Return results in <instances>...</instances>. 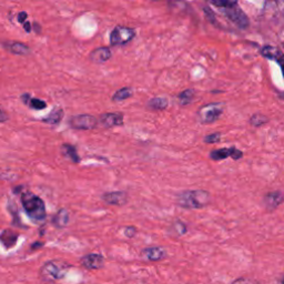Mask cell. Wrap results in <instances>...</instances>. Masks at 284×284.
Returning <instances> with one entry per match:
<instances>
[{
    "instance_id": "6da1fadb",
    "label": "cell",
    "mask_w": 284,
    "mask_h": 284,
    "mask_svg": "<svg viewBox=\"0 0 284 284\" xmlns=\"http://www.w3.org/2000/svg\"><path fill=\"white\" fill-rule=\"evenodd\" d=\"M211 4L219 8L239 28L245 29L249 26V19L243 10L239 7L237 2H223L222 0V2H212Z\"/></svg>"
},
{
    "instance_id": "cb8c5ba5",
    "label": "cell",
    "mask_w": 284,
    "mask_h": 284,
    "mask_svg": "<svg viewBox=\"0 0 284 284\" xmlns=\"http://www.w3.org/2000/svg\"><path fill=\"white\" fill-rule=\"evenodd\" d=\"M131 96H132V90L130 88H122V89H119L118 91L113 94L112 100L114 102L123 101V100L129 99Z\"/></svg>"
},
{
    "instance_id": "4316f807",
    "label": "cell",
    "mask_w": 284,
    "mask_h": 284,
    "mask_svg": "<svg viewBox=\"0 0 284 284\" xmlns=\"http://www.w3.org/2000/svg\"><path fill=\"white\" fill-rule=\"evenodd\" d=\"M137 234V229L135 227H127L124 229V235L127 238H134Z\"/></svg>"
},
{
    "instance_id": "3957f363",
    "label": "cell",
    "mask_w": 284,
    "mask_h": 284,
    "mask_svg": "<svg viewBox=\"0 0 284 284\" xmlns=\"http://www.w3.org/2000/svg\"><path fill=\"white\" fill-rule=\"evenodd\" d=\"M21 203L27 214L36 221L44 220L46 213V205L38 196L31 192H26L21 196Z\"/></svg>"
},
{
    "instance_id": "603a6c76",
    "label": "cell",
    "mask_w": 284,
    "mask_h": 284,
    "mask_svg": "<svg viewBox=\"0 0 284 284\" xmlns=\"http://www.w3.org/2000/svg\"><path fill=\"white\" fill-rule=\"evenodd\" d=\"M193 97H195V90L186 89L179 94V104L181 106L189 105L190 102L193 100Z\"/></svg>"
},
{
    "instance_id": "d6a6232c",
    "label": "cell",
    "mask_w": 284,
    "mask_h": 284,
    "mask_svg": "<svg viewBox=\"0 0 284 284\" xmlns=\"http://www.w3.org/2000/svg\"><path fill=\"white\" fill-rule=\"evenodd\" d=\"M280 97H281V99H284V92H283V93H281V94H280Z\"/></svg>"
},
{
    "instance_id": "9c48e42d",
    "label": "cell",
    "mask_w": 284,
    "mask_h": 284,
    "mask_svg": "<svg viewBox=\"0 0 284 284\" xmlns=\"http://www.w3.org/2000/svg\"><path fill=\"white\" fill-rule=\"evenodd\" d=\"M261 54L267 59L275 60V61L279 64V66L281 67L282 74L284 77V53L280 49H277L276 47H273V46H265L262 48Z\"/></svg>"
},
{
    "instance_id": "836d02e7",
    "label": "cell",
    "mask_w": 284,
    "mask_h": 284,
    "mask_svg": "<svg viewBox=\"0 0 284 284\" xmlns=\"http://www.w3.org/2000/svg\"><path fill=\"white\" fill-rule=\"evenodd\" d=\"M282 284H284V277H283V280H282Z\"/></svg>"
},
{
    "instance_id": "d6986e66",
    "label": "cell",
    "mask_w": 284,
    "mask_h": 284,
    "mask_svg": "<svg viewBox=\"0 0 284 284\" xmlns=\"http://www.w3.org/2000/svg\"><path fill=\"white\" fill-rule=\"evenodd\" d=\"M62 118H64V110H62V109L61 108H54L53 110L50 112L49 116L44 119V122L52 124V125H57V124L61 122Z\"/></svg>"
},
{
    "instance_id": "9a60e30c",
    "label": "cell",
    "mask_w": 284,
    "mask_h": 284,
    "mask_svg": "<svg viewBox=\"0 0 284 284\" xmlns=\"http://www.w3.org/2000/svg\"><path fill=\"white\" fill-rule=\"evenodd\" d=\"M284 201V195L282 192H271L264 197V203L269 209H275Z\"/></svg>"
},
{
    "instance_id": "f1b7e54d",
    "label": "cell",
    "mask_w": 284,
    "mask_h": 284,
    "mask_svg": "<svg viewBox=\"0 0 284 284\" xmlns=\"http://www.w3.org/2000/svg\"><path fill=\"white\" fill-rule=\"evenodd\" d=\"M8 120V114L6 113L5 110H3L2 108H0V122H5Z\"/></svg>"
},
{
    "instance_id": "f546056e",
    "label": "cell",
    "mask_w": 284,
    "mask_h": 284,
    "mask_svg": "<svg viewBox=\"0 0 284 284\" xmlns=\"http://www.w3.org/2000/svg\"><path fill=\"white\" fill-rule=\"evenodd\" d=\"M42 245H44V243H42V242H36L31 245V249L36 250V249H38V247H41Z\"/></svg>"
},
{
    "instance_id": "ffe728a7",
    "label": "cell",
    "mask_w": 284,
    "mask_h": 284,
    "mask_svg": "<svg viewBox=\"0 0 284 284\" xmlns=\"http://www.w3.org/2000/svg\"><path fill=\"white\" fill-rule=\"evenodd\" d=\"M6 46L15 54H28L30 52L29 47L21 42H9V44H6Z\"/></svg>"
},
{
    "instance_id": "44dd1931",
    "label": "cell",
    "mask_w": 284,
    "mask_h": 284,
    "mask_svg": "<svg viewBox=\"0 0 284 284\" xmlns=\"http://www.w3.org/2000/svg\"><path fill=\"white\" fill-rule=\"evenodd\" d=\"M62 153L68 156V158L75 163H79L80 162V156L78 155L77 153V150L74 146H71V144H67L65 143L62 144Z\"/></svg>"
},
{
    "instance_id": "4dcf8cb0",
    "label": "cell",
    "mask_w": 284,
    "mask_h": 284,
    "mask_svg": "<svg viewBox=\"0 0 284 284\" xmlns=\"http://www.w3.org/2000/svg\"><path fill=\"white\" fill-rule=\"evenodd\" d=\"M23 26H25V29H26V31H27V33L31 31V25H30V23H29L28 21H26L25 23H23Z\"/></svg>"
},
{
    "instance_id": "8fae6325",
    "label": "cell",
    "mask_w": 284,
    "mask_h": 284,
    "mask_svg": "<svg viewBox=\"0 0 284 284\" xmlns=\"http://www.w3.org/2000/svg\"><path fill=\"white\" fill-rule=\"evenodd\" d=\"M100 122L106 128H112V127H118L123 124V114L111 112V113H105L100 117Z\"/></svg>"
},
{
    "instance_id": "4fadbf2b",
    "label": "cell",
    "mask_w": 284,
    "mask_h": 284,
    "mask_svg": "<svg viewBox=\"0 0 284 284\" xmlns=\"http://www.w3.org/2000/svg\"><path fill=\"white\" fill-rule=\"evenodd\" d=\"M111 58V51L108 47H100L90 53V59L96 64H102Z\"/></svg>"
},
{
    "instance_id": "7402d4cb",
    "label": "cell",
    "mask_w": 284,
    "mask_h": 284,
    "mask_svg": "<svg viewBox=\"0 0 284 284\" xmlns=\"http://www.w3.org/2000/svg\"><path fill=\"white\" fill-rule=\"evenodd\" d=\"M148 106L151 109H154V110H162V109H166L168 107V100L166 98H162V97H156V98L149 101Z\"/></svg>"
},
{
    "instance_id": "ac0fdd59",
    "label": "cell",
    "mask_w": 284,
    "mask_h": 284,
    "mask_svg": "<svg viewBox=\"0 0 284 284\" xmlns=\"http://www.w3.org/2000/svg\"><path fill=\"white\" fill-rule=\"evenodd\" d=\"M69 222V213L66 209H60L56 215L53 216L52 223L57 228H65Z\"/></svg>"
},
{
    "instance_id": "e0dca14e",
    "label": "cell",
    "mask_w": 284,
    "mask_h": 284,
    "mask_svg": "<svg viewBox=\"0 0 284 284\" xmlns=\"http://www.w3.org/2000/svg\"><path fill=\"white\" fill-rule=\"evenodd\" d=\"M21 100L31 109H35V110H44V109L47 108L46 101L40 100V99H36V98H31L29 93L22 94Z\"/></svg>"
},
{
    "instance_id": "52a82bcc",
    "label": "cell",
    "mask_w": 284,
    "mask_h": 284,
    "mask_svg": "<svg viewBox=\"0 0 284 284\" xmlns=\"http://www.w3.org/2000/svg\"><path fill=\"white\" fill-rule=\"evenodd\" d=\"M98 124V120L90 114H79L70 119V125L78 130H91Z\"/></svg>"
},
{
    "instance_id": "30bf717a",
    "label": "cell",
    "mask_w": 284,
    "mask_h": 284,
    "mask_svg": "<svg viewBox=\"0 0 284 284\" xmlns=\"http://www.w3.org/2000/svg\"><path fill=\"white\" fill-rule=\"evenodd\" d=\"M105 259L101 255L97 253H91V255L84 256L81 259V264L88 270H99L104 267Z\"/></svg>"
},
{
    "instance_id": "1f68e13d",
    "label": "cell",
    "mask_w": 284,
    "mask_h": 284,
    "mask_svg": "<svg viewBox=\"0 0 284 284\" xmlns=\"http://www.w3.org/2000/svg\"><path fill=\"white\" fill-rule=\"evenodd\" d=\"M281 41L283 42V45H284V30H283V33L281 35Z\"/></svg>"
},
{
    "instance_id": "277c9868",
    "label": "cell",
    "mask_w": 284,
    "mask_h": 284,
    "mask_svg": "<svg viewBox=\"0 0 284 284\" xmlns=\"http://www.w3.org/2000/svg\"><path fill=\"white\" fill-rule=\"evenodd\" d=\"M66 265L58 261H50L44 264L40 269V277L44 281H57L62 279L66 274Z\"/></svg>"
},
{
    "instance_id": "5b68a950",
    "label": "cell",
    "mask_w": 284,
    "mask_h": 284,
    "mask_svg": "<svg viewBox=\"0 0 284 284\" xmlns=\"http://www.w3.org/2000/svg\"><path fill=\"white\" fill-rule=\"evenodd\" d=\"M136 37V29L125 27V26H117L110 35V44L112 46H123L128 44Z\"/></svg>"
},
{
    "instance_id": "7c38bea8",
    "label": "cell",
    "mask_w": 284,
    "mask_h": 284,
    "mask_svg": "<svg viewBox=\"0 0 284 284\" xmlns=\"http://www.w3.org/2000/svg\"><path fill=\"white\" fill-rule=\"evenodd\" d=\"M104 200L108 204L112 205H123L128 201V196L125 192L122 191H114V192H108L104 196Z\"/></svg>"
},
{
    "instance_id": "83f0119b",
    "label": "cell",
    "mask_w": 284,
    "mask_h": 284,
    "mask_svg": "<svg viewBox=\"0 0 284 284\" xmlns=\"http://www.w3.org/2000/svg\"><path fill=\"white\" fill-rule=\"evenodd\" d=\"M27 16L28 15H27L26 11H22V13H19V14H18V21L25 23L26 19H27Z\"/></svg>"
},
{
    "instance_id": "5bb4252c",
    "label": "cell",
    "mask_w": 284,
    "mask_h": 284,
    "mask_svg": "<svg viewBox=\"0 0 284 284\" xmlns=\"http://www.w3.org/2000/svg\"><path fill=\"white\" fill-rule=\"evenodd\" d=\"M142 253L150 261H160V260L165 259L166 257V251L160 246L147 247V249L143 250Z\"/></svg>"
},
{
    "instance_id": "ba28073f",
    "label": "cell",
    "mask_w": 284,
    "mask_h": 284,
    "mask_svg": "<svg viewBox=\"0 0 284 284\" xmlns=\"http://www.w3.org/2000/svg\"><path fill=\"white\" fill-rule=\"evenodd\" d=\"M242 151H240L235 148H223V149H217L213 150L212 152L210 153V158L214 161H220L223 159H227L228 156H231L234 160H239L240 158H242Z\"/></svg>"
},
{
    "instance_id": "2e32d148",
    "label": "cell",
    "mask_w": 284,
    "mask_h": 284,
    "mask_svg": "<svg viewBox=\"0 0 284 284\" xmlns=\"http://www.w3.org/2000/svg\"><path fill=\"white\" fill-rule=\"evenodd\" d=\"M18 239V233L11 231V230H5L0 234V242H2L5 247L10 249L17 243Z\"/></svg>"
},
{
    "instance_id": "7a4b0ae2",
    "label": "cell",
    "mask_w": 284,
    "mask_h": 284,
    "mask_svg": "<svg viewBox=\"0 0 284 284\" xmlns=\"http://www.w3.org/2000/svg\"><path fill=\"white\" fill-rule=\"evenodd\" d=\"M210 202L209 192L204 190L183 191L178 196V204L185 209H200Z\"/></svg>"
},
{
    "instance_id": "8992f818",
    "label": "cell",
    "mask_w": 284,
    "mask_h": 284,
    "mask_svg": "<svg viewBox=\"0 0 284 284\" xmlns=\"http://www.w3.org/2000/svg\"><path fill=\"white\" fill-rule=\"evenodd\" d=\"M222 112H223L222 104H210L207 106H203L200 110H199L198 114L202 123H212L220 118Z\"/></svg>"
},
{
    "instance_id": "d4e9b609",
    "label": "cell",
    "mask_w": 284,
    "mask_h": 284,
    "mask_svg": "<svg viewBox=\"0 0 284 284\" xmlns=\"http://www.w3.org/2000/svg\"><path fill=\"white\" fill-rule=\"evenodd\" d=\"M267 121H268V119L264 118L263 116H261V114H255V116L251 118V123L253 125H256V127L262 125L263 123H265Z\"/></svg>"
},
{
    "instance_id": "484cf974",
    "label": "cell",
    "mask_w": 284,
    "mask_h": 284,
    "mask_svg": "<svg viewBox=\"0 0 284 284\" xmlns=\"http://www.w3.org/2000/svg\"><path fill=\"white\" fill-rule=\"evenodd\" d=\"M221 139V135L220 134H211L204 137V142L205 143H217L220 141Z\"/></svg>"
}]
</instances>
